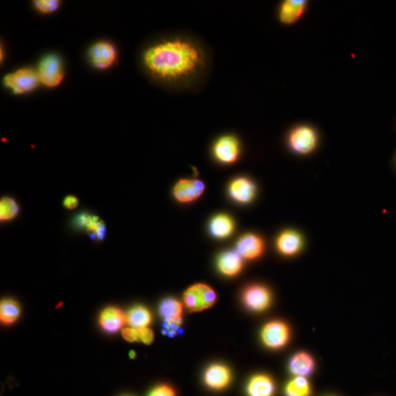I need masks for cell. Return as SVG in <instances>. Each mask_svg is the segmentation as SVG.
Wrapping results in <instances>:
<instances>
[{
    "label": "cell",
    "mask_w": 396,
    "mask_h": 396,
    "mask_svg": "<svg viewBox=\"0 0 396 396\" xmlns=\"http://www.w3.org/2000/svg\"><path fill=\"white\" fill-rule=\"evenodd\" d=\"M217 267L219 271L226 276L237 275L243 267L242 256L236 252H225L219 256Z\"/></svg>",
    "instance_id": "20"
},
{
    "label": "cell",
    "mask_w": 396,
    "mask_h": 396,
    "mask_svg": "<svg viewBox=\"0 0 396 396\" xmlns=\"http://www.w3.org/2000/svg\"><path fill=\"white\" fill-rule=\"evenodd\" d=\"M159 311L160 316L165 321H175L182 318L183 307L179 301L173 298H168L161 302Z\"/></svg>",
    "instance_id": "24"
},
{
    "label": "cell",
    "mask_w": 396,
    "mask_h": 396,
    "mask_svg": "<svg viewBox=\"0 0 396 396\" xmlns=\"http://www.w3.org/2000/svg\"><path fill=\"white\" fill-rule=\"evenodd\" d=\"M217 300L215 291L209 286L199 284L189 288L184 295L186 307L191 311H202L211 307Z\"/></svg>",
    "instance_id": "6"
},
{
    "label": "cell",
    "mask_w": 396,
    "mask_h": 396,
    "mask_svg": "<svg viewBox=\"0 0 396 396\" xmlns=\"http://www.w3.org/2000/svg\"><path fill=\"white\" fill-rule=\"evenodd\" d=\"M139 330L140 341L146 345H150L154 339V335L152 330L145 328Z\"/></svg>",
    "instance_id": "30"
},
{
    "label": "cell",
    "mask_w": 396,
    "mask_h": 396,
    "mask_svg": "<svg viewBox=\"0 0 396 396\" xmlns=\"http://www.w3.org/2000/svg\"><path fill=\"white\" fill-rule=\"evenodd\" d=\"M152 321V316L150 311L141 305L132 307L126 314V322L131 328L135 329L148 327Z\"/></svg>",
    "instance_id": "22"
},
{
    "label": "cell",
    "mask_w": 396,
    "mask_h": 396,
    "mask_svg": "<svg viewBox=\"0 0 396 396\" xmlns=\"http://www.w3.org/2000/svg\"><path fill=\"white\" fill-rule=\"evenodd\" d=\"M61 2L59 0H35L34 8L41 14L50 15L61 8Z\"/></svg>",
    "instance_id": "27"
},
{
    "label": "cell",
    "mask_w": 396,
    "mask_h": 396,
    "mask_svg": "<svg viewBox=\"0 0 396 396\" xmlns=\"http://www.w3.org/2000/svg\"><path fill=\"white\" fill-rule=\"evenodd\" d=\"M230 380V371L223 365H211L204 375L205 383L214 390H222L226 388Z\"/></svg>",
    "instance_id": "16"
},
{
    "label": "cell",
    "mask_w": 396,
    "mask_h": 396,
    "mask_svg": "<svg viewBox=\"0 0 396 396\" xmlns=\"http://www.w3.org/2000/svg\"><path fill=\"white\" fill-rule=\"evenodd\" d=\"M126 323V315L116 307H109L99 316V325L108 333L119 332Z\"/></svg>",
    "instance_id": "13"
},
{
    "label": "cell",
    "mask_w": 396,
    "mask_h": 396,
    "mask_svg": "<svg viewBox=\"0 0 396 396\" xmlns=\"http://www.w3.org/2000/svg\"><path fill=\"white\" fill-rule=\"evenodd\" d=\"M307 6L305 0H286L279 8V20L284 24H295L303 16Z\"/></svg>",
    "instance_id": "15"
},
{
    "label": "cell",
    "mask_w": 396,
    "mask_h": 396,
    "mask_svg": "<svg viewBox=\"0 0 396 396\" xmlns=\"http://www.w3.org/2000/svg\"><path fill=\"white\" fill-rule=\"evenodd\" d=\"M393 167H394L395 171L396 173V152H395L394 157H393Z\"/></svg>",
    "instance_id": "33"
},
{
    "label": "cell",
    "mask_w": 396,
    "mask_h": 396,
    "mask_svg": "<svg viewBox=\"0 0 396 396\" xmlns=\"http://www.w3.org/2000/svg\"><path fill=\"white\" fill-rule=\"evenodd\" d=\"M124 339L129 342L140 341L139 330L133 328L124 329L123 332Z\"/></svg>",
    "instance_id": "31"
},
{
    "label": "cell",
    "mask_w": 396,
    "mask_h": 396,
    "mask_svg": "<svg viewBox=\"0 0 396 396\" xmlns=\"http://www.w3.org/2000/svg\"><path fill=\"white\" fill-rule=\"evenodd\" d=\"M4 87L13 95L31 93L41 85L36 69L22 67L8 73L3 78Z\"/></svg>",
    "instance_id": "3"
},
{
    "label": "cell",
    "mask_w": 396,
    "mask_h": 396,
    "mask_svg": "<svg viewBox=\"0 0 396 396\" xmlns=\"http://www.w3.org/2000/svg\"><path fill=\"white\" fill-rule=\"evenodd\" d=\"M272 300L271 291L262 285L249 286L243 293L244 305L248 309L255 312H262L268 309Z\"/></svg>",
    "instance_id": "9"
},
{
    "label": "cell",
    "mask_w": 396,
    "mask_h": 396,
    "mask_svg": "<svg viewBox=\"0 0 396 396\" xmlns=\"http://www.w3.org/2000/svg\"><path fill=\"white\" fill-rule=\"evenodd\" d=\"M264 251V242L254 233H247L237 243V253L242 258L254 260L259 258Z\"/></svg>",
    "instance_id": "14"
},
{
    "label": "cell",
    "mask_w": 396,
    "mask_h": 396,
    "mask_svg": "<svg viewBox=\"0 0 396 396\" xmlns=\"http://www.w3.org/2000/svg\"><path fill=\"white\" fill-rule=\"evenodd\" d=\"M21 315L19 303L11 299H6L0 304V320L5 325H10L16 322Z\"/></svg>",
    "instance_id": "23"
},
{
    "label": "cell",
    "mask_w": 396,
    "mask_h": 396,
    "mask_svg": "<svg viewBox=\"0 0 396 396\" xmlns=\"http://www.w3.org/2000/svg\"><path fill=\"white\" fill-rule=\"evenodd\" d=\"M247 390L249 396H273L275 386L270 376L259 374L249 380Z\"/></svg>",
    "instance_id": "19"
},
{
    "label": "cell",
    "mask_w": 396,
    "mask_h": 396,
    "mask_svg": "<svg viewBox=\"0 0 396 396\" xmlns=\"http://www.w3.org/2000/svg\"><path fill=\"white\" fill-rule=\"evenodd\" d=\"M20 212L17 201L13 198L5 197L0 202V219L8 222L16 218Z\"/></svg>",
    "instance_id": "26"
},
{
    "label": "cell",
    "mask_w": 396,
    "mask_h": 396,
    "mask_svg": "<svg viewBox=\"0 0 396 396\" xmlns=\"http://www.w3.org/2000/svg\"><path fill=\"white\" fill-rule=\"evenodd\" d=\"M276 246L278 251L286 256L299 254L304 247L302 235L295 230H286L279 235Z\"/></svg>",
    "instance_id": "11"
},
{
    "label": "cell",
    "mask_w": 396,
    "mask_h": 396,
    "mask_svg": "<svg viewBox=\"0 0 396 396\" xmlns=\"http://www.w3.org/2000/svg\"><path fill=\"white\" fill-rule=\"evenodd\" d=\"M73 228L85 231L91 240L102 242L107 234L106 225L97 215L83 212L78 214L72 219Z\"/></svg>",
    "instance_id": "7"
},
{
    "label": "cell",
    "mask_w": 396,
    "mask_h": 396,
    "mask_svg": "<svg viewBox=\"0 0 396 396\" xmlns=\"http://www.w3.org/2000/svg\"><path fill=\"white\" fill-rule=\"evenodd\" d=\"M288 142L293 152L300 155H307L314 152L316 149L318 137L314 128L301 125L291 131Z\"/></svg>",
    "instance_id": "4"
},
{
    "label": "cell",
    "mask_w": 396,
    "mask_h": 396,
    "mask_svg": "<svg viewBox=\"0 0 396 396\" xmlns=\"http://www.w3.org/2000/svg\"><path fill=\"white\" fill-rule=\"evenodd\" d=\"M205 185L199 180L184 179L179 181L173 189V195L181 203L196 200L204 193Z\"/></svg>",
    "instance_id": "12"
},
{
    "label": "cell",
    "mask_w": 396,
    "mask_h": 396,
    "mask_svg": "<svg viewBox=\"0 0 396 396\" xmlns=\"http://www.w3.org/2000/svg\"><path fill=\"white\" fill-rule=\"evenodd\" d=\"M36 71L41 85L51 89L60 86L65 79L64 61L55 53L44 55L38 64Z\"/></svg>",
    "instance_id": "2"
},
{
    "label": "cell",
    "mask_w": 396,
    "mask_h": 396,
    "mask_svg": "<svg viewBox=\"0 0 396 396\" xmlns=\"http://www.w3.org/2000/svg\"><path fill=\"white\" fill-rule=\"evenodd\" d=\"M290 336L289 327L281 321L268 323L261 332L263 343L272 349H279L285 346L290 340Z\"/></svg>",
    "instance_id": "8"
},
{
    "label": "cell",
    "mask_w": 396,
    "mask_h": 396,
    "mask_svg": "<svg viewBox=\"0 0 396 396\" xmlns=\"http://www.w3.org/2000/svg\"><path fill=\"white\" fill-rule=\"evenodd\" d=\"M213 154L219 163L232 164L240 154V143L236 137L226 135L219 138L213 147Z\"/></svg>",
    "instance_id": "10"
},
{
    "label": "cell",
    "mask_w": 396,
    "mask_h": 396,
    "mask_svg": "<svg viewBox=\"0 0 396 396\" xmlns=\"http://www.w3.org/2000/svg\"><path fill=\"white\" fill-rule=\"evenodd\" d=\"M288 368L293 375L306 377L314 373L316 362L313 357L307 352H299L291 359Z\"/></svg>",
    "instance_id": "18"
},
{
    "label": "cell",
    "mask_w": 396,
    "mask_h": 396,
    "mask_svg": "<svg viewBox=\"0 0 396 396\" xmlns=\"http://www.w3.org/2000/svg\"><path fill=\"white\" fill-rule=\"evenodd\" d=\"M182 325V318L170 321H165L163 324V328H161V332L168 337H174L183 333L184 330Z\"/></svg>",
    "instance_id": "28"
},
{
    "label": "cell",
    "mask_w": 396,
    "mask_h": 396,
    "mask_svg": "<svg viewBox=\"0 0 396 396\" xmlns=\"http://www.w3.org/2000/svg\"><path fill=\"white\" fill-rule=\"evenodd\" d=\"M285 393L286 396H311L312 390L305 377L297 376L287 384Z\"/></svg>",
    "instance_id": "25"
},
{
    "label": "cell",
    "mask_w": 396,
    "mask_h": 396,
    "mask_svg": "<svg viewBox=\"0 0 396 396\" xmlns=\"http://www.w3.org/2000/svg\"><path fill=\"white\" fill-rule=\"evenodd\" d=\"M230 196L241 203H251L256 195L255 184L247 178L233 180L229 186Z\"/></svg>",
    "instance_id": "17"
},
{
    "label": "cell",
    "mask_w": 396,
    "mask_h": 396,
    "mask_svg": "<svg viewBox=\"0 0 396 396\" xmlns=\"http://www.w3.org/2000/svg\"><path fill=\"white\" fill-rule=\"evenodd\" d=\"M80 201L76 196H66L64 201V207L68 210H73L76 209L79 205Z\"/></svg>",
    "instance_id": "32"
},
{
    "label": "cell",
    "mask_w": 396,
    "mask_h": 396,
    "mask_svg": "<svg viewBox=\"0 0 396 396\" xmlns=\"http://www.w3.org/2000/svg\"><path fill=\"white\" fill-rule=\"evenodd\" d=\"M210 229L214 237L218 239L227 238L234 230V222L228 215L219 214L212 219Z\"/></svg>",
    "instance_id": "21"
},
{
    "label": "cell",
    "mask_w": 396,
    "mask_h": 396,
    "mask_svg": "<svg viewBox=\"0 0 396 396\" xmlns=\"http://www.w3.org/2000/svg\"><path fill=\"white\" fill-rule=\"evenodd\" d=\"M142 65L154 78L172 84L196 79L207 66V55L196 41L173 37L157 41L142 55Z\"/></svg>",
    "instance_id": "1"
},
{
    "label": "cell",
    "mask_w": 396,
    "mask_h": 396,
    "mask_svg": "<svg viewBox=\"0 0 396 396\" xmlns=\"http://www.w3.org/2000/svg\"><path fill=\"white\" fill-rule=\"evenodd\" d=\"M87 59L93 68L100 71L108 70L116 63L117 50L112 42L98 41L88 50Z\"/></svg>",
    "instance_id": "5"
},
{
    "label": "cell",
    "mask_w": 396,
    "mask_h": 396,
    "mask_svg": "<svg viewBox=\"0 0 396 396\" xmlns=\"http://www.w3.org/2000/svg\"><path fill=\"white\" fill-rule=\"evenodd\" d=\"M149 396H175V393L171 387L163 385L153 389Z\"/></svg>",
    "instance_id": "29"
}]
</instances>
